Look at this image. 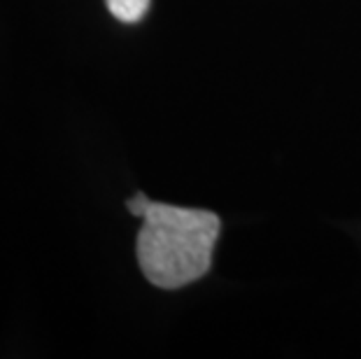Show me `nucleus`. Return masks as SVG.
<instances>
[{"label":"nucleus","mask_w":361,"mask_h":359,"mask_svg":"<svg viewBox=\"0 0 361 359\" xmlns=\"http://www.w3.org/2000/svg\"><path fill=\"white\" fill-rule=\"evenodd\" d=\"M219 226V217L210 210L152 201L135 241L145 278L161 289L201 280L212 266Z\"/></svg>","instance_id":"1"},{"label":"nucleus","mask_w":361,"mask_h":359,"mask_svg":"<svg viewBox=\"0 0 361 359\" xmlns=\"http://www.w3.org/2000/svg\"><path fill=\"white\" fill-rule=\"evenodd\" d=\"M105 5L114 19L124 24H137L147 14L152 0H105Z\"/></svg>","instance_id":"2"},{"label":"nucleus","mask_w":361,"mask_h":359,"mask_svg":"<svg viewBox=\"0 0 361 359\" xmlns=\"http://www.w3.org/2000/svg\"><path fill=\"white\" fill-rule=\"evenodd\" d=\"M149 198L145 196L142 192H137L135 196H130L128 201H126V208H128V212L130 215H135V217H145V212H147V208H149Z\"/></svg>","instance_id":"3"}]
</instances>
